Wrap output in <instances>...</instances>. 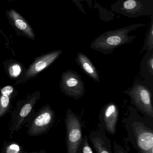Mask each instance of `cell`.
I'll list each match as a JSON object with an SVG mask.
<instances>
[{"mask_svg": "<svg viewBox=\"0 0 153 153\" xmlns=\"http://www.w3.org/2000/svg\"><path fill=\"white\" fill-rule=\"evenodd\" d=\"M82 152L84 153H93V150L88 145V140L86 137H85L84 139V143H83V150Z\"/></svg>", "mask_w": 153, "mask_h": 153, "instance_id": "cell-20", "label": "cell"}, {"mask_svg": "<svg viewBox=\"0 0 153 153\" xmlns=\"http://www.w3.org/2000/svg\"><path fill=\"white\" fill-rule=\"evenodd\" d=\"M17 90L10 85L0 88V118L9 112L12 101L18 95Z\"/></svg>", "mask_w": 153, "mask_h": 153, "instance_id": "cell-10", "label": "cell"}, {"mask_svg": "<svg viewBox=\"0 0 153 153\" xmlns=\"http://www.w3.org/2000/svg\"><path fill=\"white\" fill-rule=\"evenodd\" d=\"M138 146L143 153H153V131L145 127L140 126L136 130Z\"/></svg>", "mask_w": 153, "mask_h": 153, "instance_id": "cell-11", "label": "cell"}, {"mask_svg": "<svg viewBox=\"0 0 153 153\" xmlns=\"http://www.w3.org/2000/svg\"><path fill=\"white\" fill-rule=\"evenodd\" d=\"M149 57L147 60L146 63L149 72L153 74V49L149 51Z\"/></svg>", "mask_w": 153, "mask_h": 153, "instance_id": "cell-19", "label": "cell"}, {"mask_svg": "<svg viewBox=\"0 0 153 153\" xmlns=\"http://www.w3.org/2000/svg\"><path fill=\"white\" fill-rule=\"evenodd\" d=\"M6 1L8 2H12V1H16L17 0H6Z\"/></svg>", "mask_w": 153, "mask_h": 153, "instance_id": "cell-21", "label": "cell"}, {"mask_svg": "<svg viewBox=\"0 0 153 153\" xmlns=\"http://www.w3.org/2000/svg\"><path fill=\"white\" fill-rule=\"evenodd\" d=\"M6 16L10 25L15 29L18 36H25L34 41L36 34L33 29L27 20L14 9L7 10Z\"/></svg>", "mask_w": 153, "mask_h": 153, "instance_id": "cell-9", "label": "cell"}, {"mask_svg": "<svg viewBox=\"0 0 153 153\" xmlns=\"http://www.w3.org/2000/svg\"><path fill=\"white\" fill-rule=\"evenodd\" d=\"M24 148L19 143L13 141L4 142L1 153H23Z\"/></svg>", "mask_w": 153, "mask_h": 153, "instance_id": "cell-16", "label": "cell"}, {"mask_svg": "<svg viewBox=\"0 0 153 153\" xmlns=\"http://www.w3.org/2000/svg\"><path fill=\"white\" fill-rule=\"evenodd\" d=\"M146 26V24H133L105 32L92 42L90 48L106 55L111 54L116 48L124 45L132 43L134 42L137 36L129 35L131 32Z\"/></svg>", "mask_w": 153, "mask_h": 153, "instance_id": "cell-1", "label": "cell"}, {"mask_svg": "<svg viewBox=\"0 0 153 153\" xmlns=\"http://www.w3.org/2000/svg\"><path fill=\"white\" fill-rule=\"evenodd\" d=\"M124 93L130 97L133 102L144 113L153 117V108L150 91L143 85H137Z\"/></svg>", "mask_w": 153, "mask_h": 153, "instance_id": "cell-8", "label": "cell"}, {"mask_svg": "<svg viewBox=\"0 0 153 153\" xmlns=\"http://www.w3.org/2000/svg\"><path fill=\"white\" fill-rule=\"evenodd\" d=\"M55 113L49 105L42 106L37 111L33 112L27 123V133L31 137L46 134L55 121Z\"/></svg>", "mask_w": 153, "mask_h": 153, "instance_id": "cell-3", "label": "cell"}, {"mask_svg": "<svg viewBox=\"0 0 153 153\" xmlns=\"http://www.w3.org/2000/svg\"><path fill=\"white\" fill-rule=\"evenodd\" d=\"M61 91L68 97L78 100L84 95L85 84L77 72L72 70L64 71L60 81Z\"/></svg>", "mask_w": 153, "mask_h": 153, "instance_id": "cell-7", "label": "cell"}, {"mask_svg": "<svg viewBox=\"0 0 153 153\" xmlns=\"http://www.w3.org/2000/svg\"><path fill=\"white\" fill-rule=\"evenodd\" d=\"M5 72L10 79L17 81L25 74L27 69L22 62L14 59H7L3 62Z\"/></svg>", "mask_w": 153, "mask_h": 153, "instance_id": "cell-13", "label": "cell"}, {"mask_svg": "<svg viewBox=\"0 0 153 153\" xmlns=\"http://www.w3.org/2000/svg\"><path fill=\"white\" fill-rule=\"evenodd\" d=\"M65 122L67 152L77 153L83 140L82 123L79 118L69 109L66 114Z\"/></svg>", "mask_w": 153, "mask_h": 153, "instance_id": "cell-5", "label": "cell"}, {"mask_svg": "<svg viewBox=\"0 0 153 153\" xmlns=\"http://www.w3.org/2000/svg\"><path fill=\"white\" fill-rule=\"evenodd\" d=\"M111 11L129 19L153 16V0H117Z\"/></svg>", "mask_w": 153, "mask_h": 153, "instance_id": "cell-4", "label": "cell"}, {"mask_svg": "<svg viewBox=\"0 0 153 153\" xmlns=\"http://www.w3.org/2000/svg\"><path fill=\"white\" fill-rule=\"evenodd\" d=\"M73 3L76 5L79 10L84 14H86L85 10L84 9V7L82 5L81 2L82 1H86L90 9H92V5H93V0H71Z\"/></svg>", "mask_w": 153, "mask_h": 153, "instance_id": "cell-18", "label": "cell"}, {"mask_svg": "<svg viewBox=\"0 0 153 153\" xmlns=\"http://www.w3.org/2000/svg\"><path fill=\"white\" fill-rule=\"evenodd\" d=\"M61 50H55L36 57L26 69L23 76L16 81L14 85L23 84L36 77L39 74L49 68L62 53Z\"/></svg>", "mask_w": 153, "mask_h": 153, "instance_id": "cell-6", "label": "cell"}, {"mask_svg": "<svg viewBox=\"0 0 153 153\" xmlns=\"http://www.w3.org/2000/svg\"><path fill=\"white\" fill-rule=\"evenodd\" d=\"M94 147L98 153H109L110 151L105 147L104 143L99 139H94L92 142Z\"/></svg>", "mask_w": 153, "mask_h": 153, "instance_id": "cell-17", "label": "cell"}, {"mask_svg": "<svg viewBox=\"0 0 153 153\" xmlns=\"http://www.w3.org/2000/svg\"><path fill=\"white\" fill-rule=\"evenodd\" d=\"M42 97L41 92L36 91L26 97L25 99L18 100L16 108L11 113V123L10 128V137L15 132H17L22 128V126L27 123L35 111L34 108L37 101Z\"/></svg>", "mask_w": 153, "mask_h": 153, "instance_id": "cell-2", "label": "cell"}, {"mask_svg": "<svg viewBox=\"0 0 153 153\" xmlns=\"http://www.w3.org/2000/svg\"><path fill=\"white\" fill-rule=\"evenodd\" d=\"M76 61L86 75L95 82H100V77L96 68L85 54L82 52L78 53Z\"/></svg>", "mask_w": 153, "mask_h": 153, "instance_id": "cell-14", "label": "cell"}, {"mask_svg": "<svg viewBox=\"0 0 153 153\" xmlns=\"http://www.w3.org/2000/svg\"><path fill=\"white\" fill-rule=\"evenodd\" d=\"M119 117V110L114 103H109L105 105L103 113V119L107 132L112 135L116 132V125Z\"/></svg>", "mask_w": 153, "mask_h": 153, "instance_id": "cell-12", "label": "cell"}, {"mask_svg": "<svg viewBox=\"0 0 153 153\" xmlns=\"http://www.w3.org/2000/svg\"><path fill=\"white\" fill-rule=\"evenodd\" d=\"M153 49V18L151 16V24L145 37L144 45L140 53L145 51L147 52Z\"/></svg>", "mask_w": 153, "mask_h": 153, "instance_id": "cell-15", "label": "cell"}]
</instances>
